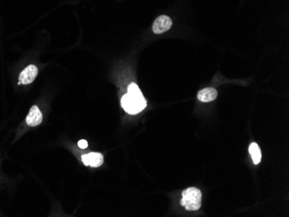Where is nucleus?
<instances>
[{
  "mask_svg": "<svg viewBox=\"0 0 289 217\" xmlns=\"http://www.w3.org/2000/svg\"><path fill=\"white\" fill-rule=\"evenodd\" d=\"M121 107L127 114H137L146 107V100L135 83L130 84L127 94L121 98Z\"/></svg>",
  "mask_w": 289,
  "mask_h": 217,
  "instance_id": "1",
  "label": "nucleus"
},
{
  "mask_svg": "<svg viewBox=\"0 0 289 217\" xmlns=\"http://www.w3.org/2000/svg\"><path fill=\"white\" fill-rule=\"evenodd\" d=\"M181 205L186 211H198L202 204V193L196 188H187L182 193Z\"/></svg>",
  "mask_w": 289,
  "mask_h": 217,
  "instance_id": "2",
  "label": "nucleus"
},
{
  "mask_svg": "<svg viewBox=\"0 0 289 217\" xmlns=\"http://www.w3.org/2000/svg\"><path fill=\"white\" fill-rule=\"evenodd\" d=\"M173 20L168 16L162 15L156 18L153 24V31L155 34H161L171 29Z\"/></svg>",
  "mask_w": 289,
  "mask_h": 217,
  "instance_id": "3",
  "label": "nucleus"
},
{
  "mask_svg": "<svg viewBox=\"0 0 289 217\" xmlns=\"http://www.w3.org/2000/svg\"><path fill=\"white\" fill-rule=\"evenodd\" d=\"M37 73H38V70H37V66L29 65L21 72L20 75H19V84L28 85V84L33 82L36 77L37 76Z\"/></svg>",
  "mask_w": 289,
  "mask_h": 217,
  "instance_id": "4",
  "label": "nucleus"
},
{
  "mask_svg": "<svg viewBox=\"0 0 289 217\" xmlns=\"http://www.w3.org/2000/svg\"><path fill=\"white\" fill-rule=\"evenodd\" d=\"M83 164L90 167H99L103 164V156L99 152H91L82 156Z\"/></svg>",
  "mask_w": 289,
  "mask_h": 217,
  "instance_id": "5",
  "label": "nucleus"
},
{
  "mask_svg": "<svg viewBox=\"0 0 289 217\" xmlns=\"http://www.w3.org/2000/svg\"><path fill=\"white\" fill-rule=\"evenodd\" d=\"M43 121V114L37 106H33L30 108L29 114L27 115L26 123L30 127L39 126Z\"/></svg>",
  "mask_w": 289,
  "mask_h": 217,
  "instance_id": "6",
  "label": "nucleus"
},
{
  "mask_svg": "<svg viewBox=\"0 0 289 217\" xmlns=\"http://www.w3.org/2000/svg\"><path fill=\"white\" fill-rule=\"evenodd\" d=\"M217 97V91L212 87H207L198 92L197 98L202 102H210L215 100Z\"/></svg>",
  "mask_w": 289,
  "mask_h": 217,
  "instance_id": "7",
  "label": "nucleus"
},
{
  "mask_svg": "<svg viewBox=\"0 0 289 217\" xmlns=\"http://www.w3.org/2000/svg\"><path fill=\"white\" fill-rule=\"evenodd\" d=\"M249 151L250 155H251V157H252L254 164H259L260 162H261V159H262V151H261L259 145L256 143H252L249 145Z\"/></svg>",
  "mask_w": 289,
  "mask_h": 217,
  "instance_id": "8",
  "label": "nucleus"
},
{
  "mask_svg": "<svg viewBox=\"0 0 289 217\" xmlns=\"http://www.w3.org/2000/svg\"><path fill=\"white\" fill-rule=\"evenodd\" d=\"M78 146L80 147L81 149H86L87 147L89 146V144L85 140H82L78 142Z\"/></svg>",
  "mask_w": 289,
  "mask_h": 217,
  "instance_id": "9",
  "label": "nucleus"
}]
</instances>
